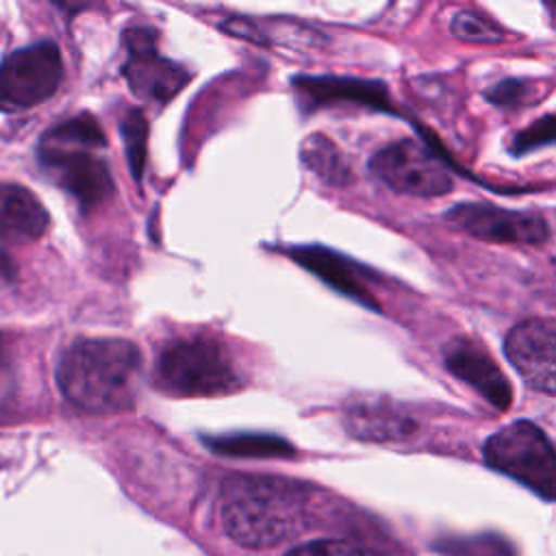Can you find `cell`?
I'll use <instances>...</instances> for the list:
<instances>
[{"mask_svg":"<svg viewBox=\"0 0 556 556\" xmlns=\"http://www.w3.org/2000/svg\"><path fill=\"white\" fill-rule=\"evenodd\" d=\"M106 137L98 119L80 113L50 128L37 148L43 172L83 208L102 204L113 193L109 163L100 156Z\"/></svg>","mask_w":556,"mask_h":556,"instance_id":"obj_3","label":"cell"},{"mask_svg":"<svg viewBox=\"0 0 556 556\" xmlns=\"http://www.w3.org/2000/svg\"><path fill=\"white\" fill-rule=\"evenodd\" d=\"M445 219L489 243L539 245L549 237V224L541 213L500 208L486 202H460L445 213Z\"/></svg>","mask_w":556,"mask_h":556,"instance_id":"obj_9","label":"cell"},{"mask_svg":"<svg viewBox=\"0 0 556 556\" xmlns=\"http://www.w3.org/2000/svg\"><path fill=\"white\" fill-rule=\"evenodd\" d=\"M536 85L534 83H528V80H521V78H510V80H504L500 85H495L486 98L495 104V106H502V109H517V106H523L528 102L534 100V89Z\"/></svg>","mask_w":556,"mask_h":556,"instance_id":"obj_20","label":"cell"},{"mask_svg":"<svg viewBox=\"0 0 556 556\" xmlns=\"http://www.w3.org/2000/svg\"><path fill=\"white\" fill-rule=\"evenodd\" d=\"M126 63L122 74L130 91L150 104H167L191 80V72L163 56L156 48V30L150 26H130L124 30Z\"/></svg>","mask_w":556,"mask_h":556,"instance_id":"obj_8","label":"cell"},{"mask_svg":"<svg viewBox=\"0 0 556 556\" xmlns=\"http://www.w3.org/2000/svg\"><path fill=\"white\" fill-rule=\"evenodd\" d=\"M504 352L530 389L556 393V326L549 317L517 324L504 339Z\"/></svg>","mask_w":556,"mask_h":556,"instance_id":"obj_10","label":"cell"},{"mask_svg":"<svg viewBox=\"0 0 556 556\" xmlns=\"http://www.w3.org/2000/svg\"><path fill=\"white\" fill-rule=\"evenodd\" d=\"M206 447L217 454L226 456H245V458H291L295 452L293 447L274 434H258V432H239V434H224V437H208L202 439Z\"/></svg>","mask_w":556,"mask_h":556,"instance_id":"obj_16","label":"cell"},{"mask_svg":"<svg viewBox=\"0 0 556 556\" xmlns=\"http://www.w3.org/2000/svg\"><path fill=\"white\" fill-rule=\"evenodd\" d=\"M287 556H363V554L345 541L317 539V541L304 543L300 547H293Z\"/></svg>","mask_w":556,"mask_h":556,"instance_id":"obj_22","label":"cell"},{"mask_svg":"<svg viewBox=\"0 0 556 556\" xmlns=\"http://www.w3.org/2000/svg\"><path fill=\"white\" fill-rule=\"evenodd\" d=\"M143 376L141 350L119 337H80L56 367L65 400L91 415H117L135 408Z\"/></svg>","mask_w":556,"mask_h":556,"instance_id":"obj_1","label":"cell"},{"mask_svg":"<svg viewBox=\"0 0 556 556\" xmlns=\"http://www.w3.org/2000/svg\"><path fill=\"white\" fill-rule=\"evenodd\" d=\"M554 115H545L543 119L534 122L532 126H528L526 130L517 132L513 143H510V152L513 154H526L534 148H541V146H549L552 139H554Z\"/></svg>","mask_w":556,"mask_h":556,"instance_id":"obj_21","label":"cell"},{"mask_svg":"<svg viewBox=\"0 0 556 556\" xmlns=\"http://www.w3.org/2000/svg\"><path fill=\"white\" fill-rule=\"evenodd\" d=\"M48 211L39 198L15 182L0 185V239L28 243L37 241L48 228Z\"/></svg>","mask_w":556,"mask_h":556,"instance_id":"obj_14","label":"cell"},{"mask_svg":"<svg viewBox=\"0 0 556 556\" xmlns=\"http://www.w3.org/2000/svg\"><path fill=\"white\" fill-rule=\"evenodd\" d=\"M63 80V59L54 41H37L0 63V111L20 113L48 100Z\"/></svg>","mask_w":556,"mask_h":556,"instance_id":"obj_6","label":"cell"},{"mask_svg":"<svg viewBox=\"0 0 556 556\" xmlns=\"http://www.w3.org/2000/svg\"><path fill=\"white\" fill-rule=\"evenodd\" d=\"M122 137L126 146V156L130 172L137 182H141L143 165H146V146H148V122L143 111H130L122 122Z\"/></svg>","mask_w":556,"mask_h":556,"instance_id":"obj_18","label":"cell"},{"mask_svg":"<svg viewBox=\"0 0 556 556\" xmlns=\"http://www.w3.org/2000/svg\"><path fill=\"white\" fill-rule=\"evenodd\" d=\"M484 463L521 482L543 500L552 502L556 493V454L547 434L532 421H515L493 437L482 447Z\"/></svg>","mask_w":556,"mask_h":556,"instance_id":"obj_5","label":"cell"},{"mask_svg":"<svg viewBox=\"0 0 556 556\" xmlns=\"http://www.w3.org/2000/svg\"><path fill=\"white\" fill-rule=\"evenodd\" d=\"M302 161L330 185H348L350 167L341 152L321 135H311L302 146Z\"/></svg>","mask_w":556,"mask_h":556,"instance_id":"obj_17","label":"cell"},{"mask_svg":"<svg viewBox=\"0 0 556 556\" xmlns=\"http://www.w3.org/2000/svg\"><path fill=\"white\" fill-rule=\"evenodd\" d=\"M443 363L452 376L473 387L497 410L510 408L513 387L493 356L478 341L467 337L454 339L445 345Z\"/></svg>","mask_w":556,"mask_h":556,"instance_id":"obj_11","label":"cell"},{"mask_svg":"<svg viewBox=\"0 0 556 556\" xmlns=\"http://www.w3.org/2000/svg\"><path fill=\"white\" fill-rule=\"evenodd\" d=\"M369 169L387 187L406 195L434 198L445 195L454 187L443 156L417 139H400L380 148L371 156Z\"/></svg>","mask_w":556,"mask_h":556,"instance_id":"obj_7","label":"cell"},{"mask_svg":"<svg viewBox=\"0 0 556 556\" xmlns=\"http://www.w3.org/2000/svg\"><path fill=\"white\" fill-rule=\"evenodd\" d=\"M13 276H15V267H13L11 258H9V256H4V254H0V278L11 280Z\"/></svg>","mask_w":556,"mask_h":556,"instance_id":"obj_23","label":"cell"},{"mask_svg":"<svg viewBox=\"0 0 556 556\" xmlns=\"http://www.w3.org/2000/svg\"><path fill=\"white\" fill-rule=\"evenodd\" d=\"M348 430L367 441H397L410 437L417 424L387 400H361L345 410Z\"/></svg>","mask_w":556,"mask_h":556,"instance_id":"obj_15","label":"cell"},{"mask_svg":"<svg viewBox=\"0 0 556 556\" xmlns=\"http://www.w3.org/2000/svg\"><path fill=\"white\" fill-rule=\"evenodd\" d=\"M293 89L298 93L300 106L306 111L337 104H356L384 113H397L391 106L387 87L382 83L337 76H298L293 78Z\"/></svg>","mask_w":556,"mask_h":556,"instance_id":"obj_12","label":"cell"},{"mask_svg":"<svg viewBox=\"0 0 556 556\" xmlns=\"http://www.w3.org/2000/svg\"><path fill=\"white\" fill-rule=\"evenodd\" d=\"M450 28L454 37L471 43H497L504 39V33L491 20H484L473 11H458L452 17Z\"/></svg>","mask_w":556,"mask_h":556,"instance_id":"obj_19","label":"cell"},{"mask_svg":"<svg viewBox=\"0 0 556 556\" xmlns=\"http://www.w3.org/2000/svg\"><path fill=\"white\" fill-rule=\"evenodd\" d=\"M154 384L172 397H217L239 391L243 374L215 337L193 334L167 343L154 367Z\"/></svg>","mask_w":556,"mask_h":556,"instance_id":"obj_4","label":"cell"},{"mask_svg":"<svg viewBox=\"0 0 556 556\" xmlns=\"http://www.w3.org/2000/svg\"><path fill=\"white\" fill-rule=\"evenodd\" d=\"M308 489L276 476H232L224 482L228 536L252 549L274 547L298 534L306 521Z\"/></svg>","mask_w":556,"mask_h":556,"instance_id":"obj_2","label":"cell"},{"mask_svg":"<svg viewBox=\"0 0 556 556\" xmlns=\"http://www.w3.org/2000/svg\"><path fill=\"white\" fill-rule=\"evenodd\" d=\"M287 254L298 265H302L311 274L319 276L334 291L343 293L345 298L356 300L358 304H363L367 308L380 311L378 300L374 298L371 289L367 287L365 271L350 258H345L324 245H295V248H289Z\"/></svg>","mask_w":556,"mask_h":556,"instance_id":"obj_13","label":"cell"}]
</instances>
